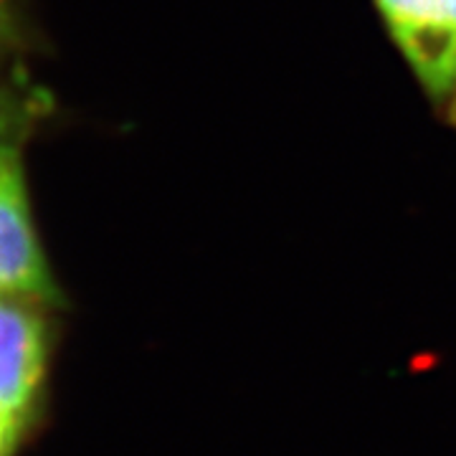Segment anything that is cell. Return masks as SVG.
<instances>
[{"mask_svg": "<svg viewBox=\"0 0 456 456\" xmlns=\"http://www.w3.org/2000/svg\"><path fill=\"white\" fill-rule=\"evenodd\" d=\"M56 305L0 297V403L38 428L56 358Z\"/></svg>", "mask_w": 456, "mask_h": 456, "instance_id": "cell-1", "label": "cell"}, {"mask_svg": "<svg viewBox=\"0 0 456 456\" xmlns=\"http://www.w3.org/2000/svg\"><path fill=\"white\" fill-rule=\"evenodd\" d=\"M5 122H8V94L0 84V130L5 127Z\"/></svg>", "mask_w": 456, "mask_h": 456, "instance_id": "cell-5", "label": "cell"}, {"mask_svg": "<svg viewBox=\"0 0 456 456\" xmlns=\"http://www.w3.org/2000/svg\"><path fill=\"white\" fill-rule=\"evenodd\" d=\"M0 297H28L56 307L64 299L33 224L20 150L5 140H0Z\"/></svg>", "mask_w": 456, "mask_h": 456, "instance_id": "cell-2", "label": "cell"}, {"mask_svg": "<svg viewBox=\"0 0 456 456\" xmlns=\"http://www.w3.org/2000/svg\"><path fill=\"white\" fill-rule=\"evenodd\" d=\"M426 94L456 122V0H375Z\"/></svg>", "mask_w": 456, "mask_h": 456, "instance_id": "cell-3", "label": "cell"}, {"mask_svg": "<svg viewBox=\"0 0 456 456\" xmlns=\"http://www.w3.org/2000/svg\"><path fill=\"white\" fill-rule=\"evenodd\" d=\"M36 434V426L23 421L5 403H0V456H18L23 444Z\"/></svg>", "mask_w": 456, "mask_h": 456, "instance_id": "cell-4", "label": "cell"}]
</instances>
